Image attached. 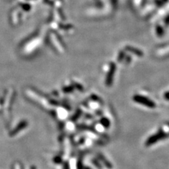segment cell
Returning <instances> with one entry per match:
<instances>
[{
	"instance_id": "2",
	"label": "cell",
	"mask_w": 169,
	"mask_h": 169,
	"mask_svg": "<svg viewBox=\"0 0 169 169\" xmlns=\"http://www.w3.org/2000/svg\"><path fill=\"white\" fill-rule=\"evenodd\" d=\"M164 97H165L166 100H169V92H166V93L165 94V95H164Z\"/></svg>"
},
{
	"instance_id": "1",
	"label": "cell",
	"mask_w": 169,
	"mask_h": 169,
	"mask_svg": "<svg viewBox=\"0 0 169 169\" xmlns=\"http://www.w3.org/2000/svg\"><path fill=\"white\" fill-rule=\"evenodd\" d=\"M135 100L137 102L142 104L146 106V107L150 108H154L155 106H156L154 101L149 100L148 98L144 97H142V96L135 97Z\"/></svg>"
}]
</instances>
